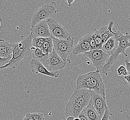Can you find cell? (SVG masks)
<instances>
[{
  "label": "cell",
  "mask_w": 130,
  "mask_h": 120,
  "mask_svg": "<svg viewBox=\"0 0 130 120\" xmlns=\"http://www.w3.org/2000/svg\"><path fill=\"white\" fill-rule=\"evenodd\" d=\"M117 37L119 41L117 48L115 52L111 55L102 71V73L105 75L108 74L111 67L117 61L120 54H123L126 57L128 56L127 54L126 53V50L128 48H130V34L126 33L124 35L119 31H117Z\"/></svg>",
  "instance_id": "3"
},
{
  "label": "cell",
  "mask_w": 130,
  "mask_h": 120,
  "mask_svg": "<svg viewBox=\"0 0 130 120\" xmlns=\"http://www.w3.org/2000/svg\"><path fill=\"white\" fill-rule=\"evenodd\" d=\"M78 117L79 118L80 120H89L82 112L80 114V115H79Z\"/></svg>",
  "instance_id": "29"
},
{
  "label": "cell",
  "mask_w": 130,
  "mask_h": 120,
  "mask_svg": "<svg viewBox=\"0 0 130 120\" xmlns=\"http://www.w3.org/2000/svg\"><path fill=\"white\" fill-rule=\"evenodd\" d=\"M1 20H0V27H1Z\"/></svg>",
  "instance_id": "36"
},
{
  "label": "cell",
  "mask_w": 130,
  "mask_h": 120,
  "mask_svg": "<svg viewBox=\"0 0 130 120\" xmlns=\"http://www.w3.org/2000/svg\"><path fill=\"white\" fill-rule=\"evenodd\" d=\"M46 38H33L32 40V47L42 49L43 44L46 40Z\"/></svg>",
  "instance_id": "21"
},
{
  "label": "cell",
  "mask_w": 130,
  "mask_h": 120,
  "mask_svg": "<svg viewBox=\"0 0 130 120\" xmlns=\"http://www.w3.org/2000/svg\"><path fill=\"white\" fill-rule=\"evenodd\" d=\"M100 73L96 70L79 75L76 80L75 89H87L106 98L105 85Z\"/></svg>",
  "instance_id": "1"
},
{
  "label": "cell",
  "mask_w": 130,
  "mask_h": 120,
  "mask_svg": "<svg viewBox=\"0 0 130 120\" xmlns=\"http://www.w3.org/2000/svg\"><path fill=\"white\" fill-rule=\"evenodd\" d=\"M83 109L82 106L78 103L69 100L65 108V116L67 118L69 116L78 117Z\"/></svg>",
  "instance_id": "14"
},
{
  "label": "cell",
  "mask_w": 130,
  "mask_h": 120,
  "mask_svg": "<svg viewBox=\"0 0 130 120\" xmlns=\"http://www.w3.org/2000/svg\"><path fill=\"white\" fill-rule=\"evenodd\" d=\"M46 22L47 23L51 36L59 39H67L71 37L63 25L51 18H48Z\"/></svg>",
  "instance_id": "7"
},
{
  "label": "cell",
  "mask_w": 130,
  "mask_h": 120,
  "mask_svg": "<svg viewBox=\"0 0 130 120\" xmlns=\"http://www.w3.org/2000/svg\"><path fill=\"white\" fill-rule=\"evenodd\" d=\"M12 48L11 43L3 39H0V56L3 58H12Z\"/></svg>",
  "instance_id": "17"
},
{
  "label": "cell",
  "mask_w": 130,
  "mask_h": 120,
  "mask_svg": "<svg viewBox=\"0 0 130 120\" xmlns=\"http://www.w3.org/2000/svg\"><path fill=\"white\" fill-rule=\"evenodd\" d=\"M91 50L89 35L87 34L79 40L78 43L74 46L72 54L77 55L80 54H84Z\"/></svg>",
  "instance_id": "13"
},
{
  "label": "cell",
  "mask_w": 130,
  "mask_h": 120,
  "mask_svg": "<svg viewBox=\"0 0 130 120\" xmlns=\"http://www.w3.org/2000/svg\"><path fill=\"white\" fill-rule=\"evenodd\" d=\"M114 24L113 21L110 20L108 25L104 26L98 29V32L102 37L103 44L106 43L110 38L115 35V32L113 31Z\"/></svg>",
  "instance_id": "16"
},
{
  "label": "cell",
  "mask_w": 130,
  "mask_h": 120,
  "mask_svg": "<svg viewBox=\"0 0 130 120\" xmlns=\"http://www.w3.org/2000/svg\"><path fill=\"white\" fill-rule=\"evenodd\" d=\"M30 30L33 38H47L51 36L48 26L46 20L38 23L33 27L30 28Z\"/></svg>",
  "instance_id": "12"
},
{
  "label": "cell",
  "mask_w": 130,
  "mask_h": 120,
  "mask_svg": "<svg viewBox=\"0 0 130 120\" xmlns=\"http://www.w3.org/2000/svg\"><path fill=\"white\" fill-rule=\"evenodd\" d=\"M10 60H11V58L5 59V58L1 57L0 56V67H3L6 64H7Z\"/></svg>",
  "instance_id": "27"
},
{
  "label": "cell",
  "mask_w": 130,
  "mask_h": 120,
  "mask_svg": "<svg viewBox=\"0 0 130 120\" xmlns=\"http://www.w3.org/2000/svg\"><path fill=\"white\" fill-rule=\"evenodd\" d=\"M112 114L109 111L108 107L105 110V113L101 120H110Z\"/></svg>",
  "instance_id": "26"
},
{
  "label": "cell",
  "mask_w": 130,
  "mask_h": 120,
  "mask_svg": "<svg viewBox=\"0 0 130 120\" xmlns=\"http://www.w3.org/2000/svg\"><path fill=\"white\" fill-rule=\"evenodd\" d=\"M124 79L126 81L128 85L130 87V74H128L126 76H124Z\"/></svg>",
  "instance_id": "30"
},
{
  "label": "cell",
  "mask_w": 130,
  "mask_h": 120,
  "mask_svg": "<svg viewBox=\"0 0 130 120\" xmlns=\"http://www.w3.org/2000/svg\"><path fill=\"white\" fill-rule=\"evenodd\" d=\"M30 68L33 73H39L50 77L58 78L60 74L57 72H50L47 69L42 63L35 59H31L30 62Z\"/></svg>",
  "instance_id": "11"
},
{
  "label": "cell",
  "mask_w": 130,
  "mask_h": 120,
  "mask_svg": "<svg viewBox=\"0 0 130 120\" xmlns=\"http://www.w3.org/2000/svg\"><path fill=\"white\" fill-rule=\"evenodd\" d=\"M52 38L54 50L63 60L67 62L68 56L72 54L74 47V38L71 37L67 39H59L53 37Z\"/></svg>",
  "instance_id": "5"
},
{
  "label": "cell",
  "mask_w": 130,
  "mask_h": 120,
  "mask_svg": "<svg viewBox=\"0 0 130 120\" xmlns=\"http://www.w3.org/2000/svg\"><path fill=\"white\" fill-rule=\"evenodd\" d=\"M95 39V44H96V49L101 50L103 46V43L102 42V37L100 33L98 32V30H95L94 32Z\"/></svg>",
  "instance_id": "22"
},
{
  "label": "cell",
  "mask_w": 130,
  "mask_h": 120,
  "mask_svg": "<svg viewBox=\"0 0 130 120\" xmlns=\"http://www.w3.org/2000/svg\"><path fill=\"white\" fill-rule=\"evenodd\" d=\"M31 34L24 38L20 42L11 43L12 48V57L7 64L0 67V70L5 68L14 69L22 60L31 54V48L32 47Z\"/></svg>",
  "instance_id": "2"
},
{
  "label": "cell",
  "mask_w": 130,
  "mask_h": 120,
  "mask_svg": "<svg viewBox=\"0 0 130 120\" xmlns=\"http://www.w3.org/2000/svg\"><path fill=\"white\" fill-rule=\"evenodd\" d=\"M26 115L32 118L33 120H44L43 115L41 113H27Z\"/></svg>",
  "instance_id": "23"
},
{
  "label": "cell",
  "mask_w": 130,
  "mask_h": 120,
  "mask_svg": "<svg viewBox=\"0 0 130 120\" xmlns=\"http://www.w3.org/2000/svg\"><path fill=\"white\" fill-rule=\"evenodd\" d=\"M89 120H101L102 117L90 103L84 108L82 111Z\"/></svg>",
  "instance_id": "18"
},
{
  "label": "cell",
  "mask_w": 130,
  "mask_h": 120,
  "mask_svg": "<svg viewBox=\"0 0 130 120\" xmlns=\"http://www.w3.org/2000/svg\"><path fill=\"white\" fill-rule=\"evenodd\" d=\"M75 118L72 117V116H69L67 118V120H74Z\"/></svg>",
  "instance_id": "33"
},
{
  "label": "cell",
  "mask_w": 130,
  "mask_h": 120,
  "mask_svg": "<svg viewBox=\"0 0 130 120\" xmlns=\"http://www.w3.org/2000/svg\"><path fill=\"white\" fill-rule=\"evenodd\" d=\"M118 44L117 31H116L115 35L110 38L106 43L103 44L101 50L108 55H111L117 49Z\"/></svg>",
  "instance_id": "15"
},
{
  "label": "cell",
  "mask_w": 130,
  "mask_h": 120,
  "mask_svg": "<svg viewBox=\"0 0 130 120\" xmlns=\"http://www.w3.org/2000/svg\"><path fill=\"white\" fill-rule=\"evenodd\" d=\"M74 120H80V119L79 117L75 118Z\"/></svg>",
  "instance_id": "34"
},
{
  "label": "cell",
  "mask_w": 130,
  "mask_h": 120,
  "mask_svg": "<svg viewBox=\"0 0 130 120\" xmlns=\"http://www.w3.org/2000/svg\"><path fill=\"white\" fill-rule=\"evenodd\" d=\"M90 103L94 107L99 115L103 117L106 109L108 107L106 98L96 93L91 92Z\"/></svg>",
  "instance_id": "10"
},
{
  "label": "cell",
  "mask_w": 130,
  "mask_h": 120,
  "mask_svg": "<svg viewBox=\"0 0 130 120\" xmlns=\"http://www.w3.org/2000/svg\"><path fill=\"white\" fill-rule=\"evenodd\" d=\"M22 120H33L32 118L29 116H28L25 115V117L23 118V119Z\"/></svg>",
  "instance_id": "32"
},
{
  "label": "cell",
  "mask_w": 130,
  "mask_h": 120,
  "mask_svg": "<svg viewBox=\"0 0 130 120\" xmlns=\"http://www.w3.org/2000/svg\"><path fill=\"white\" fill-rule=\"evenodd\" d=\"M124 63H125V68L127 71L128 73H130V62L128 59H125L124 61Z\"/></svg>",
  "instance_id": "28"
},
{
  "label": "cell",
  "mask_w": 130,
  "mask_h": 120,
  "mask_svg": "<svg viewBox=\"0 0 130 120\" xmlns=\"http://www.w3.org/2000/svg\"><path fill=\"white\" fill-rule=\"evenodd\" d=\"M66 2L68 3V6H72V4H73V3L74 2V0H73V1H67V0H66Z\"/></svg>",
  "instance_id": "31"
},
{
  "label": "cell",
  "mask_w": 130,
  "mask_h": 120,
  "mask_svg": "<svg viewBox=\"0 0 130 120\" xmlns=\"http://www.w3.org/2000/svg\"><path fill=\"white\" fill-rule=\"evenodd\" d=\"M91 98V92L87 89H75L69 100L81 105L83 108L89 105Z\"/></svg>",
  "instance_id": "9"
},
{
  "label": "cell",
  "mask_w": 130,
  "mask_h": 120,
  "mask_svg": "<svg viewBox=\"0 0 130 120\" xmlns=\"http://www.w3.org/2000/svg\"><path fill=\"white\" fill-rule=\"evenodd\" d=\"M57 5L55 2L43 5L33 14L30 23V28L33 27L38 23L47 20L57 12Z\"/></svg>",
  "instance_id": "4"
},
{
  "label": "cell",
  "mask_w": 130,
  "mask_h": 120,
  "mask_svg": "<svg viewBox=\"0 0 130 120\" xmlns=\"http://www.w3.org/2000/svg\"><path fill=\"white\" fill-rule=\"evenodd\" d=\"M117 73L118 75L120 76H125L128 75V73L125 67L123 65H121L117 69Z\"/></svg>",
  "instance_id": "25"
},
{
  "label": "cell",
  "mask_w": 130,
  "mask_h": 120,
  "mask_svg": "<svg viewBox=\"0 0 130 120\" xmlns=\"http://www.w3.org/2000/svg\"><path fill=\"white\" fill-rule=\"evenodd\" d=\"M83 55L90 59L96 70L100 72H102L103 68L110 56L102 50L98 49L90 50L83 54Z\"/></svg>",
  "instance_id": "6"
},
{
  "label": "cell",
  "mask_w": 130,
  "mask_h": 120,
  "mask_svg": "<svg viewBox=\"0 0 130 120\" xmlns=\"http://www.w3.org/2000/svg\"><path fill=\"white\" fill-rule=\"evenodd\" d=\"M41 50L47 55H49L54 50V44L51 36L50 37L46 38Z\"/></svg>",
  "instance_id": "20"
},
{
  "label": "cell",
  "mask_w": 130,
  "mask_h": 120,
  "mask_svg": "<svg viewBox=\"0 0 130 120\" xmlns=\"http://www.w3.org/2000/svg\"><path fill=\"white\" fill-rule=\"evenodd\" d=\"M89 35V39L90 43L91 50H94L96 49V44H95V35L94 32H90L88 33Z\"/></svg>",
  "instance_id": "24"
},
{
  "label": "cell",
  "mask_w": 130,
  "mask_h": 120,
  "mask_svg": "<svg viewBox=\"0 0 130 120\" xmlns=\"http://www.w3.org/2000/svg\"><path fill=\"white\" fill-rule=\"evenodd\" d=\"M46 63L48 66V70L50 72H57L58 70H63L67 64V62L63 60L54 50L48 55Z\"/></svg>",
  "instance_id": "8"
},
{
  "label": "cell",
  "mask_w": 130,
  "mask_h": 120,
  "mask_svg": "<svg viewBox=\"0 0 130 120\" xmlns=\"http://www.w3.org/2000/svg\"><path fill=\"white\" fill-rule=\"evenodd\" d=\"M128 20H130V14L129 15V17H128Z\"/></svg>",
  "instance_id": "35"
},
{
  "label": "cell",
  "mask_w": 130,
  "mask_h": 120,
  "mask_svg": "<svg viewBox=\"0 0 130 120\" xmlns=\"http://www.w3.org/2000/svg\"><path fill=\"white\" fill-rule=\"evenodd\" d=\"M31 52L33 59L37 60L43 64L46 63L48 55L45 54L41 49L32 47L31 48Z\"/></svg>",
  "instance_id": "19"
}]
</instances>
